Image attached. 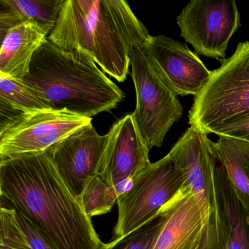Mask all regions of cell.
<instances>
[{
    "instance_id": "1",
    "label": "cell",
    "mask_w": 249,
    "mask_h": 249,
    "mask_svg": "<svg viewBox=\"0 0 249 249\" xmlns=\"http://www.w3.org/2000/svg\"><path fill=\"white\" fill-rule=\"evenodd\" d=\"M1 204L21 211L59 249H99L103 244L82 201L75 197L48 153L0 161Z\"/></svg>"
},
{
    "instance_id": "2",
    "label": "cell",
    "mask_w": 249,
    "mask_h": 249,
    "mask_svg": "<svg viewBox=\"0 0 249 249\" xmlns=\"http://www.w3.org/2000/svg\"><path fill=\"white\" fill-rule=\"evenodd\" d=\"M151 35L124 0H65L48 40L65 52L84 51L107 75L124 82L133 47Z\"/></svg>"
},
{
    "instance_id": "3",
    "label": "cell",
    "mask_w": 249,
    "mask_h": 249,
    "mask_svg": "<svg viewBox=\"0 0 249 249\" xmlns=\"http://www.w3.org/2000/svg\"><path fill=\"white\" fill-rule=\"evenodd\" d=\"M53 110L92 118L117 107L124 93L84 51L65 52L46 39L22 80Z\"/></svg>"
},
{
    "instance_id": "4",
    "label": "cell",
    "mask_w": 249,
    "mask_h": 249,
    "mask_svg": "<svg viewBox=\"0 0 249 249\" xmlns=\"http://www.w3.org/2000/svg\"><path fill=\"white\" fill-rule=\"evenodd\" d=\"M221 62L189 110V124L205 135L249 119V41Z\"/></svg>"
},
{
    "instance_id": "5",
    "label": "cell",
    "mask_w": 249,
    "mask_h": 249,
    "mask_svg": "<svg viewBox=\"0 0 249 249\" xmlns=\"http://www.w3.org/2000/svg\"><path fill=\"white\" fill-rule=\"evenodd\" d=\"M184 184L183 174L169 154L151 163L118 197L115 238L125 237L159 216Z\"/></svg>"
},
{
    "instance_id": "6",
    "label": "cell",
    "mask_w": 249,
    "mask_h": 249,
    "mask_svg": "<svg viewBox=\"0 0 249 249\" xmlns=\"http://www.w3.org/2000/svg\"><path fill=\"white\" fill-rule=\"evenodd\" d=\"M142 47L132 48L130 53L137 97L132 115L141 136L151 149L162 145L173 124L182 117L183 107L177 94L156 71Z\"/></svg>"
},
{
    "instance_id": "7",
    "label": "cell",
    "mask_w": 249,
    "mask_h": 249,
    "mask_svg": "<svg viewBox=\"0 0 249 249\" xmlns=\"http://www.w3.org/2000/svg\"><path fill=\"white\" fill-rule=\"evenodd\" d=\"M91 120L68 110L24 113L0 130V161L46 152Z\"/></svg>"
},
{
    "instance_id": "8",
    "label": "cell",
    "mask_w": 249,
    "mask_h": 249,
    "mask_svg": "<svg viewBox=\"0 0 249 249\" xmlns=\"http://www.w3.org/2000/svg\"><path fill=\"white\" fill-rule=\"evenodd\" d=\"M240 16L234 0H193L177 17L180 36L196 54L219 59L233 35L240 27Z\"/></svg>"
},
{
    "instance_id": "9",
    "label": "cell",
    "mask_w": 249,
    "mask_h": 249,
    "mask_svg": "<svg viewBox=\"0 0 249 249\" xmlns=\"http://www.w3.org/2000/svg\"><path fill=\"white\" fill-rule=\"evenodd\" d=\"M107 140V133L99 135L90 124L46 151L71 193L80 200L89 183L100 176Z\"/></svg>"
},
{
    "instance_id": "10",
    "label": "cell",
    "mask_w": 249,
    "mask_h": 249,
    "mask_svg": "<svg viewBox=\"0 0 249 249\" xmlns=\"http://www.w3.org/2000/svg\"><path fill=\"white\" fill-rule=\"evenodd\" d=\"M147 57L177 95L197 96L212 71L185 43L164 36H151L143 46Z\"/></svg>"
},
{
    "instance_id": "11",
    "label": "cell",
    "mask_w": 249,
    "mask_h": 249,
    "mask_svg": "<svg viewBox=\"0 0 249 249\" xmlns=\"http://www.w3.org/2000/svg\"><path fill=\"white\" fill-rule=\"evenodd\" d=\"M199 249H249V212L236 197L222 166Z\"/></svg>"
},
{
    "instance_id": "12",
    "label": "cell",
    "mask_w": 249,
    "mask_h": 249,
    "mask_svg": "<svg viewBox=\"0 0 249 249\" xmlns=\"http://www.w3.org/2000/svg\"><path fill=\"white\" fill-rule=\"evenodd\" d=\"M107 135L100 176L120 195L151 164L150 149L138 130L132 113L125 115L115 122Z\"/></svg>"
},
{
    "instance_id": "13",
    "label": "cell",
    "mask_w": 249,
    "mask_h": 249,
    "mask_svg": "<svg viewBox=\"0 0 249 249\" xmlns=\"http://www.w3.org/2000/svg\"><path fill=\"white\" fill-rule=\"evenodd\" d=\"M187 186L209 217L215 194V171L218 161L208 135L190 127L169 152Z\"/></svg>"
},
{
    "instance_id": "14",
    "label": "cell",
    "mask_w": 249,
    "mask_h": 249,
    "mask_svg": "<svg viewBox=\"0 0 249 249\" xmlns=\"http://www.w3.org/2000/svg\"><path fill=\"white\" fill-rule=\"evenodd\" d=\"M162 226L152 249H199L208 217L187 186L160 212Z\"/></svg>"
},
{
    "instance_id": "15",
    "label": "cell",
    "mask_w": 249,
    "mask_h": 249,
    "mask_svg": "<svg viewBox=\"0 0 249 249\" xmlns=\"http://www.w3.org/2000/svg\"><path fill=\"white\" fill-rule=\"evenodd\" d=\"M48 36L37 24L27 21L8 30L1 39L0 75L22 81L33 56Z\"/></svg>"
},
{
    "instance_id": "16",
    "label": "cell",
    "mask_w": 249,
    "mask_h": 249,
    "mask_svg": "<svg viewBox=\"0 0 249 249\" xmlns=\"http://www.w3.org/2000/svg\"><path fill=\"white\" fill-rule=\"evenodd\" d=\"M211 147L236 197L249 212V142L219 136L216 142L211 141Z\"/></svg>"
},
{
    "instance_id": "17",
    "label": "cell",
    "mask_w": 249,
    "mask_h": 249,
    "mask_svg": "<svg viewBox=\"0 0 249 249\" xmlns=\"http://www.w3.org/2000/svg\"><path fill=\"white\" fill-rule=\"evenodd\" d=\"M0 101L21 113L52 110L49 103L22 81L0 75Z\"/></svg>"
},
{
    "instance_id": "18",
    "label": "cell",
    "mask_w": 249,
    "mask_h": 249,
    "mask_svg": "<svg viewBox=\"0 0 249 249\" xmlns=\"http://www.w3.org/2000/svg\"><path fill=\"white\" fill-rule=\"evenodd\" d=\"M24 22L37 24L48 37L56 26L65 0H7Z\"/></svg>"
},
{
    "instance_id": "19",
    "label": "cell",
    "mask_w": 249,
    "mask_h": 249,
    "mask_svg": "<svg viewBox=\"0 0 249 249\" xmlns=\"http://www.w3.org/2000/svg\"><path fill=\"white\" fill-rule=\"evenodd\" d=\"M119 195L115 188L106 183L100 176H96L87 185L82 196V204L91 218L110 212L117 202Z\"/></svg>"
},
{
    "instance_id": "20",
    "label": "cell",
    "mask_w": 249,
    "mask_h": 249,
    "mask_svg": "<svg viewBox=\"0 0 249 249\" xmlns=\"http://www.w3.org/2000/svg\"><path fill=\"white\" fill-rule=\"evenodd\" d=\"M163 219L159 215L151 222L125 237L114 238L103 243L99 249H152L162 226Z\"/></svg>"
},
{
    "instance_id": "21",
    "label": "cell",
    "mask_w": 249,
    "mask_h": 249,
    "mask_svg": "<svg viewBox=\"0 0 249 249\" xmlns=\"http://www.w3.org/2000/svg\"><path fill=\"white\" fill-rule=\"evenodd\" d=\"M0 249H32L17 221L14 208L0 207Z\"/></svg>"
},
{
    "instance_id": "22",
    "label": "cell",
    "mask_w": 249,
    "mask_h": 249,
    "mask_svg": "<svg viewBox=\"0 0 249 249\" xmlns=\"http://www.w3.org/2000/svg\"><path fill=\"white\" fill-rule=\"evenodd\" d=\"M14 209L16 211L17 221L25 234L32 249H59L57 245L46 231L39 228L21 211L16 208Z\"/></svg>"
},
{
    "instance_id": "23",
    "label": "cell",
    "mask_w": 249,
    "mask_h": 249,
    "mask_svg": "<svg viewBox=\"0 0 249 249\" xmlns=\"http://www.w3.org/2000/svg\"><path fill=\"white\" fill-rule=\"evenodd\" d=\"M218 136H227L249 142V119L230 125L215 132Z\"/></svg>"
}]
</instances>
